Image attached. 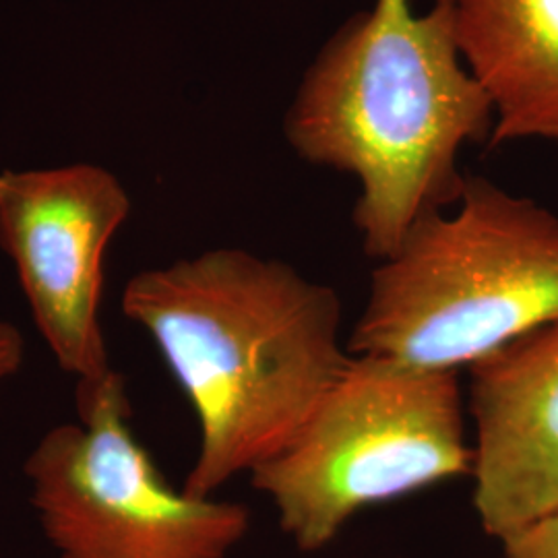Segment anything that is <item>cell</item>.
I'll list each match as a JSON object with an SVG mask.
<instances>
[{
  "label": "cell",
  "instance_id": "2",
  "mask_svg": "<svg viewBox=\"0 0 558 558\" xmlns=\"http://www.w3.org/2000/svg\"><path fill=\"white\" fill-rule=\"evenodd\" d=\"M493 129V104L459 54L451 0L426 13L375 0L325 44L286 117L302 160L359 182L352 220L377 260L458 201L459 151Z\"/></svg>",
  "mask_w": 558,
  "mask_h": 558
},
{
  "label": "cell",
  "instance_id": "5",
  "mask_svg": "<svg viewBox=\"0 0 558 558\" xmlns=\"http://www.w3.org/2000/svg\"><path fill=\"white\" fill-rule=\"evenodd\" d=\"M131 414L124 379L117 380L80 399V422L44 433L23 463L60 558L228 557L248 532V509L172 488L135 437Z\"/></svg>",
  "mask_w": 558,
  "mask_h": 558
},
{
  "label": "cell",
  "instance_id": "6",
  "mask_svg": "<svg viewBox=\"0 0 558 558\" xmlns=\"http://www.w3.org/2000/svg\"><path fill=\"white\" fill-rule=\"evenodd\" d=\"M131 197L101 166L0 172V248L13 260L41 339L77 398L122 379L101 329L104 257Z\"/></svg>",
  "mask_w": 558,
  "mask_h": 558
},
{
  "label": "cell",
  "instance_id": "7",
  "mask_svg": "<svg viewBox=\"0 0 558 558\" xmlns=\"http://www.w3.org/2000/svg\"><path fill=\"white\" fill-rule=\"evenodd\" d=\"M474 509L502 539L558 511V319L470 366Z\"/></svg>",
  "mask_w": 558,
  "mask_h": 558
},
{
  "label": "cell",
  "instance_id": "1",
  "mask_svg": "<svg viewBox=\"0 0 558 558\" xmlns=\"http://www.w3.org/2000/svg\"><path fill=\"white\" fill-rule=\"evenodd\" d=\"M120 306L154 339L197 416L199 449L184 480L195 497L278 456L352 356L333 288L242 248L145 269Z\"/></svg>",
  "mask_w": 558,
  "mask_h": 558
},
{
  "label": "cell",
  "instance_id": "10",
  "mask_svg": "<svg viewBox=\"0 0 558 558\" xmlns=\"http://www.w3.org/2000/svg\"><path fill=\"white\" fill-rule=\"evenodd\" d=\"M25 360V339L20 329L0 319V380L17 375Z\"/></svg>",
  "mask_w": 558,
  "mask_h": 558
},
{
  "label": "cell",
  "instance_id": "9",
  "mask_svg": "<svg viewBox=\"0 0 558 558\" xmlns=\"http://www.w3.org/2000/svg\"><path fill=\"white\" fill-rule=\"evenodd\" d=\"M505 558H558V511L500 539Z\"/></svg>",
  "mask_w": 558,
  "mask_h": 558
},
{
  "label": "cell",
  "instance_id": "8",
  "mask_svg": "<svg viewBox=\"0 0 558 558\" xmlns=\"http://www.w3.org/2000/svg\"><path fill=\"white\" fill-rule=\"evenodd\" d=\"M451 4L459 54L495 110L488 143H558V0Z\"/></svg>",
  "mask_w": 558,
  "mask_h": 558
},
{
  "label": "cell",
  "instance_id": "3",
  "mask_svg": "<svg viewBox=\"0 0 558 558\" xmlns=\"http://www.w3.org/2000/svg\"><path fill=\"white\" fill-rule=\"evenodd\" d=\"M557 319V214L465 179L379 260L348 350L459 373Z\"/></svg>",
  "mask_w": 558,
  "mask_h": 558
},
{
  "label": "cell",
  "instance_id": "4",
  "mask_svg": "<svg viewBox=\"0 0 558 558\" xmlns=\"http://www.w3.org/2000/svg\"><path fill=\"white\" fill-rule=\"evenodd\" d=\"M456 371L352 354L278 456L248 476L283 534L317 553L362 509L472 476Z\"/></svg>",
  "mask_w": 558,
  "mask_h": 558
}]
</instances>
